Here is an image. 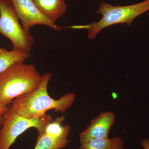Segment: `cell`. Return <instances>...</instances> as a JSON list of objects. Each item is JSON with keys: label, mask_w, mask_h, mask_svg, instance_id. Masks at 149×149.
Here are the masks:
<instances>
[{"label": "cell", "mask_w": 149, "mask_h": 149, "mask_svg": "<svg viewBox=\"0 0 149 149\" xmlns=\"http://www.w3.org/2000/svg\"><path fill=\"white\" fill-rule=\"evenodd\" d=\"M19 19L10 0H0V33L10 40L13 49L30 52L35 40L21 27Z\"/></svg>", "instance_id": "5b68a950"}, {"label": "cell", "mask_w": 149, "mask_h": 149, "mask_svg": "<svg viewBox=\"0 0 149 149\" xmlns=\"http://www.w3.org/2000/svg\"><path fill=\"white\" fill-rule=\"evenodd\" d=\"M9 107L0 105V126H1L4 121L5 115Z\"/></svg>", "instance_id": "5bb4252c"}, {"label": "cell", "mask_w": 149, "mask_h": 149, "mask_svg": "<svg viewBox=\"0 0 149 149\" xmlns=\"http://www.w3.org/2000/svg\"><path fill=\"white\" fill-rule=\"evenodd\" d=\"M111 139L109 138L91 139L80 143L79 149H109L111 146Z\"/></svg>", "instance_id": "7c38bea8"}, {"label": "cell", "mask_w": 149, "mask_h": 149, "mask_svg": "<svg viewBox=\"0 0 149 149\" xmlns=\"http://www.w3.org/2000/svg\"><path fill=\"white\" fill-rule=\"evenodd\" d=\"M42 79L34 65H13L0 73V105L9 107L16 98L35 91Z\"/></svg>", "instance_id": "7a4b0ae2"}, {"label": "cell", "mask_w": 149, "mask_h": 149, "mask_svg": "<svg viewBox=\"0 0 149 149\" xmlns=\"http://www.w3.org/2000/svg\"><path fill=\"white\" fill-rule=\"evenodd\" d=\"M42 77V83L36 90L19 96L12 102L17 113L20 116L27 118H39L50 110L64 113L74 103L76 96L73 93H66L58 100L51 97L47 88L52 74L47 72Z\"/></svg>", "instance_id": "6da1fadb"}, {"label": "cell", "mask_w": 149, "mask_h": 149, "mask_svg": "<svg viewBox=\"0 0 149 149\" xmlns=\"http://www.w3.org/2000/svg\"><path fill=\"white\" fill-rule=\"evenodd\" d=\"M141 145L144 149H149V139L144 138L142 139Z\"/></svg>", "instance_id": "9a60e30c"}, {"label": "cell", "mask_w": 149, "mask_h": 149, "mask_svg": "<svg viewBox=\"0 0 149 149\" xmlns=\"http://www.w3.org/2000/svg\"><path fill=\"white\" fill-rule=\"evenodd\" d=\"M31 56L30 52L27 51L14 49L8 51L0 48V73L16 63L24 62Z\"/></svg>", "instance_id": "9c48e42d"}, {"label": "cell", "mask_w": 149, "mask_h": 149, "mask_svg": "<svg viewBox=\"0 0 149 149\" xmlns=\"http://www.w3.org/2000/svg\"><path fill=\"white\" fill-rule=\"evenodd\" d=\"M1 126H0V130H1Z\"/></svg>", "instance_id": "2e32d148"}, {"label": "cell", "mask_w": 149, "mask_h": 149, "mask_svg": "<svg viewBox=\"0 0 149 149\" xmlns=\"http://www.w3.org/2000/svg\"><path fill=\"white\" fill-rule=\"evenodd\" d=\"M52 120V116L47 114L36 118L22 117L17 113L13 105L11 104L0 130V149H9L17 137L29 128H36L38 134L42 133Z\"/></svg>", "instance_id": "277c9868"}, {"label": "cell", "mask_w": 149, "mask_h": 149, "mask_svg": "<svg viewBox=\"0 0 149 149\" xmlns=\"http://www.w3.org/2000/svg\"><path fill=\"white\" fill-rule=\"evenodd\" d=\"M149 10V0L126 6L112 5L102 2L99 6L96 13L102 15L98 22H93L85 25H73L66 28L77 29H87L88 37L94 40L102 30L117 24L127 23L130 26L133 20L139 15Z\"/></svg>", "instance_id": "3957f363"}, {"label": "cell", "mask_w": 149, "mask_h": 149, "mask_svg": "<svg viewBox=\"0 0 149 149\" xmlns=\"http://www.w3.org/2000/svg\"><path fill=\"white\" fill-rule=\"evenodd\" d=\"M70 143L66 137L55 138L44 132L38 134L37 143L34 149H61Z\"/></svg>", "instance_id": "30bf717a"}, {"label": "cell", "mask_w": 149, "mask_h": 149, "mask_svg": "<svg viewBox=\"0 0 149 149\" xmlns=\"http://www.w3.org/2000/svg\"><path fill=\"white\" fill-rule=\"evenodd\" d=\"M115 121L116 115L113 112L101 113L91 120L85 130L79 133L80 143L91 139L109 138L110 130Z\"/></svg>", "instance_id": "52a82bcc"}, {"label": "cell", "mask_w": 149, "mask_h": 149, "mask_svg": "<svg viewBox=\"0 0 149 149\" xmlns=\"http://www.w3.org/2000/svg\"><path fill=\"white\" fill-rule=\"evenodd\" d=\"M24 30L29 29L35 25H44L56 31L62 28L44 16L37 8L33 0H10Z\"/></svg>", "instance_id": "8992f818"}, {"label": "cell", "mask_w": 149, "mask_h": 149, "mask_svg": "<svg viewBox=\"0 0 149 149\" xmlns=\"http://www.w3.org/2000/svg\"><path fill=\"white\" fill-rule=\"evenodd\" d=\"M64 119L65 116H63L57 117L47 125L43 132L55 138H68L70 132V126L61 125Z\"/></svg>", "instance_id": "8fae6325"}, {"label": "cell", "mask_w": 149, "mask_h": 149, "mask_svg": "<svg viewBox=\"0 0 149 149\" xmlns=\"http://www.w3.org/2000/svg\"><path fill=\"white\" fill-rule=\"evenodd\" d=\"M1 33H0V35H1Z\"/></svg>", "instance_id": "e0dca14e"}, {"label": "cell", "mask_w": 149, "mask_h": 149, "mask_svg": "<svg viewBox=\"0 0 149 149\" xmlns=\"http://www.w3.org/2000/svg\"><path fill=\"white\" fill-rule=\"evenodd\" d=\"M40 12L48 19L56 23L65 13V0H33Z\"/></svg>", "instance_id": "ba28073f"}, {"label": "cell", "mask_w": 149, "mask_h": 149, "mask_svg": "<svg viewBox=\"0 0 149 149\" xmlns=\"http://www.w3.org/2000/svg\"><path fill=\"white\" fill-rule=\"evenodd\" d=\"M111 139V145L109 149H125L123 140L120 137H114Z\"/></svg>", "instance_id": "4fadbf2b"}]
</instances>
